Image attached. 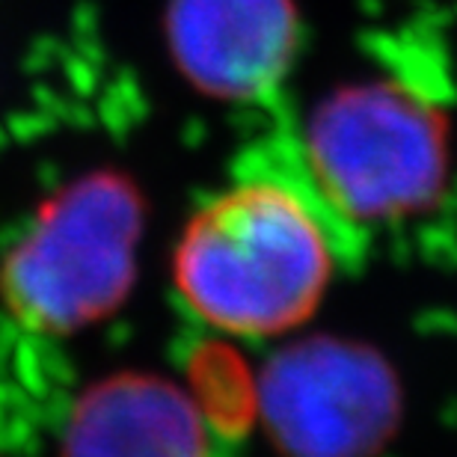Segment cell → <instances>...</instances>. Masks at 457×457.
Here are the masks:
<instances>
[{
	"mask_svg": "<svg viewBox=\"0 0 457 457\" xmlns=\"http://www.w3.org/2000/svg\"><path fill=\"white\" fill-rule=\"evenodd\" d=\"M163 33L187 84L220 102L264 98L295 62V0H167Z\"/></svg>",
	"mask_w": 457,
	"mask_h": 457,
	"instance_id": "5",
	"label": "cell"
},
{
	"mask_svg": "<svg viewBox=\"0 0 457 457\" xmlns=\"http://www.w3.org/2000/svg\"><path fill=\"white\" fill-rule=\"evenodd\" d=\"M333 277L315 208L273 179H250L199 208L176 246L187 306L232 336H279L312 318Z\"/></svg>",
	"mask_w": 457,
	"mask_h": 457,
	"instance_id": "1",
	"label": "cell"
},
{
	"mask_svg": "<svg viewBox=\"0 0 457 457\" xmlns=\"http://www.w3.org/2000/svg\"><path fill=\"white\" fill-rule=\"evenodd\" d=\"M259 410L286 457H374L398 428L401 389L371 347L318 336L268 362Z\"/></svg>",
	"mask_w": 457,
	"mask_h": 457,
	"instance_id": "4",
	"label": "cell"
},
{
	"mask_svg": "<svg viewBox=\"0 0 457 457\" xmlns=\"http://www.w3.org/2000/svg\"><path fill=\"white\" fill-rule=\"evenodd\" d=\"M143 199L122 172L96 170L39 208L0 264V295L15 321L69 336L125 303L137 277Z\"/></svg>",
	"mask_w": 457,
	"mask_h": 457,
	"instance_id": "2",
	"label": "cell"
},
{
	"mask_svg": "<svg viewBox=\"0 0 457 457\" xmlns=\"http://www.w3.org/2000/svg\"><path fill=\"white\" fill-rule=\"evenodd\" d=\"M62 457H208L199 407L170 380L119 374L80 395Z\"/></svg>",
	"mask_w": 457,
	"mask_h": 457,
	"instance_id": "6",
	"label": "cell"
},
{
	"mask_svg": "<svg viewBox=\"0 0 457 457\" xmlns=\"http://www.w3.org/2000/svg\"><path fill=\"white\" fill-rule=\"evenodd\" d=\"M303 152L324 199L345 217L386 223L436 203L449 172V122L389 80L347 84L318 102Z\"/></svg>",
	"mask_w": 457,
	"mask_h": 457,
	"instance_id": "3",
	"label": "cell"
}]
</instances>
